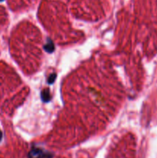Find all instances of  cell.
I'll list each match as a JSON object with an SVG mask.
<instances>
[{
	"instance_id": "obj_1",
	"label": "cell",
	"mask_w": 157,
	"mask_h": 158,
	"mask_svg": "<svg viewBox=\"0 0 157 158\" xmlns=\"http://www.w3.org/2000/svg\"><path fill=\"white\" fill-rule=\"evenodd\" d=\"M52 154L40 148H32L29 154V158H52Z\"/></svg>"
},
{
	"instance_id": "obj_2",
	"label": "cell",
	"mask_w": 157,
	"mask_h": 158,
	"mask_svg": "<svg viewBox=\"0 0 157 158\" xmlns=\"http://www.w3.org/2000/svg\"><path fill=\"white\" fill-rule=\"evenodd\" d=\"M42 100L44 102H48L51 99V97H50V94H49V89H44V90L42 92Z\"/></svg>"
},
{
	"instance_id": "obj_3",
	"label": "cell",
	"mask_w": 157,
	"mask_h": 158,
	"mask_svg": "<svg viewBox=\"0 0 157 158\" xmlns=\"http://www.w3.org/2000/svg\"><path fill=\"white\" fill-rule=\"evenodd\" d=\"M48 41H49V43H46V45L44 46V48L47 52H52V51L54 50V45L50 40H49Z\"/></svg>"
},
{
	"instance_id": "obj_4",
	"label": "cell",
	"mask_w": 157,
	"mask_h": 158,
	"mask_svg": "<svg viewBox=\"0 0 157 158\" xmlns=\"http://www.w3.org/2000/svg\"><path fill=\"white\" fill-rule=\"evenodd\" d=\"M55 77H56V75L55 74H52V75L50 76V77H49V80H48V81H49V83H52L54 81H55Z\"/></svg>"
},
{
	"instance_id": "obj_5",
	"label": "cell",
	"mask_w": 157,
	"mask_h": 158,
	"mask_svg": "<svg viewBox=\"0 0 157 158\" xmlns=\"http://www.w3.org/2000/svg\"><path fill=\"white\" fill-rule=\"evenodd\" d=\"M1 138H2V133L0 132V140H1Z\"/></svg>"
},
{
	"instance_id": "obj_6",
	"label": "cell",
	"mask_w": 157,
	"mask_h": 158,
	"mask_svg": "<svg viewBox=\"0 0 157 158\" xmlns=\"http://www.w3.org/2000/svg\"><path fill=\"white\" fill-rule=\"evenodd\" d=\"M1 1H3V0H0V2H1Z\"/></svg>"
}]
</instances>
